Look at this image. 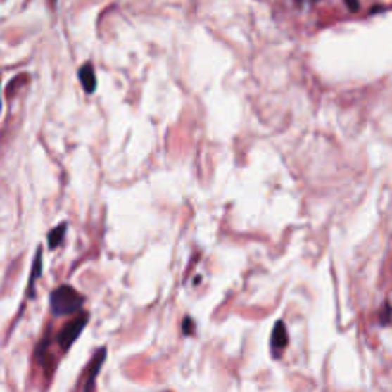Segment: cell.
Instances as JSON below:
<instances>
[{"instance_id":"6da1fadb","label":"cell","mask_w":392,"mask_h":392,"mask_svg":"<svg viewBox=\"0 0 392 392\" xmlns=\"http://www.w3.org/2000/svg\"><path fill=\"white\" fill-rule=\"evenodd\" d=\"M84 305V297L71 285H60L50 293V308L54 316H71Z\"/></svg>"},{"instance_id":"7a4b0ae2","label":"cell","mask_w":392,"mask_h":392,"mask_svg":"<svg viewBox=\"0 0 392 392\" xmlns=\"http://www.w3.org/2000/svg\"><path fill=\"white\" fill-rule=\"evenodd\" d=\"M88 324L87 316H79L73 318L69 324H65V327L58 333V345L61 346V350H69V346L73 345L77 339L81 337L84 325Z\"/></svg>"},{"instance_id":"3957f363","label":"cell","mask_w":392,"mask_h":392,"mask_svg":"<svg viewBox=\"0 0 392 392\" xmlns=\"http://www.w3.org/2000/svg\"><path fill=\"white\" fill-rule=\"evenodd\" d=\"M106 356H108V348L103 346L100 350L96 352L92 360H90V365H88L87 369V375H84V385H82V391H92L94 388V383H96V377H98V373L102 369L103 362H106Z\"/></svg>"},{"instance_id":"277c9868","label":"cell","mask_w":392,"mask_h":392,"mask_svg":"<svg viewBox=\"0 0 392 392\" xmlns=\"http://www.w3.org/2000/svg\"><path fill=\"white\" fill-rule=\"evenodd\" d=\"M287 343H289V335H287V329H285L284 322H276L270 339V346L272 350H274V356H279L282 350L287 346Z\"/></svg>"},{"instance_id":"5b68a950","label":"cell","mask_w":392,"mask_h":392,"mask_svg":"<svg viewBox=\"0 0 392 392\" xmlns=\"http://www.w3.org/2000/svg\"><path fill=\"white\" fill-rule=\"evenodd\" d=\"M79 81H81L84 92H88V94L94 92L96 87H98V81H96V71H94V65H92V61L82 63L81 69H79Z\"/></svg>"},{"instance_id":"8992f818","label":"cell","mask_w":392,"mask_h":392,"mask_svg":"<svg viewBox=\"0 0 392 392\" xmlns=\"http://www.w3.org/2000/svg\"><path fill=\"white\" fill-rule=\"evenodd\" d=\"M65 232H68V224H60L58 228L48 234V247L50 249H56L58 245H61L63 241V237H65Z\"/></svg>"},{"instance_id":"52a82bcc","label":"cell","mask_w":392,"mask_h":392,"mask_svg":"<svg viewBox=\"0 0 392 392\" xmlns=\"http://www.w3.org/2000/svg\"><path fill=\"white\" fill-rule=\"evenodd\" d=\"M42 272V251H37V257H34L33 263V272H31V279H29V295H33V287H34V279L41 276Z\"/></svg>"},{"instance_id":"ba28073f","label":"cell","mask_w":392,"mask_h":392,"mask_svg":"<svg viewBox=\"0 0 392 392\" xmlns=\"http://www.w3.org/2000/svg\"><path fill=\"white\" fill-rule=\"evenodd\" d=\"M194 331H196V324H194V320L184 318V322H182V333H184V335H191Z\"/></svg>"},{"instance_id":"9c48e42d","label":"cell","mask_w":392,"mask_h":392,"mask_svg":"<svg viewBox=\"0 0 392 392\" xmlns=\"http://www.w3.org/2000/svg\"><path fill=\"white\" fill-rule=\"evenodd\" d=\"M388 322H391V305H385L381 314V324H388Z\"/></svg>"},{"instance_id":"30bf717a","label":"cell","mask_w":392,"mask_h":392,"mask_svg":"<svg viewBox=\"0 0 392 392\" xmlns=\"http://www.w3.org/2000/svg\"><path fill=\"white\" fill-rule=\"evenodd\" d=\"M345 2H346V6H348V10H350V12H358V8H360L358 0H345Z\"/></svg>"},{"instance_id":"8fae6325","label":"cell","mask_w":392,"mask_h":392,"mask_svg":"<svg viewBox=\"0 0 392 392\" xmlns=\"http://www.w3.org/2000/svg\"><path fill=\"white\" fill-rule=\"evenodd\" d=\"M297 2H316V0H297Z\"/></svg>"},{"instance_id":"7c38bea8","label":"cell","mask_w":392,"mask_h":392,"mask_svg":"<svg viewBox=\"0 0 392 392\" xmlns=\"http://www.w3.org/2000/svg\"><path fill=\"white\" fill-rule=\"evenodd\" d=\"M0 111H2V100H0Z\"/></svg>"},{"instance_id":"4fadbf2b","label":"cell","mask_w":392,"mask_h":392,"mask_svg":"<svg viewBox=\"0 0 392 392\" xmlns=\"http://www.w3.org/2000/svg\"><path fill=\"white\" fill-rule=\"evenodd\" d=\"M52 2H54V0H52Z\"/></svg>"}]
</instances>
